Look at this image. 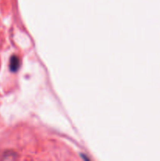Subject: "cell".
Listing matches in <instances>:
<instances>
[{
	"mask_svg": "<svg viewBox=\"0 0 160 161\" xmlns=\"http://www.w3.org/2000/svg\"><path fill=\"white\" fill-rule=\"evenodd\" d=\"M20 61L19 59V58L17 56H16V55H13L10 58V59H9V67L10 72H13V73L17 72L19 70V69H20Z\"/></svg>",
	"mask_w": 160,
	"mask_h": 161,
	"instance_id": "6da1fadb",
	"label": "cell"
}]
</instances>
